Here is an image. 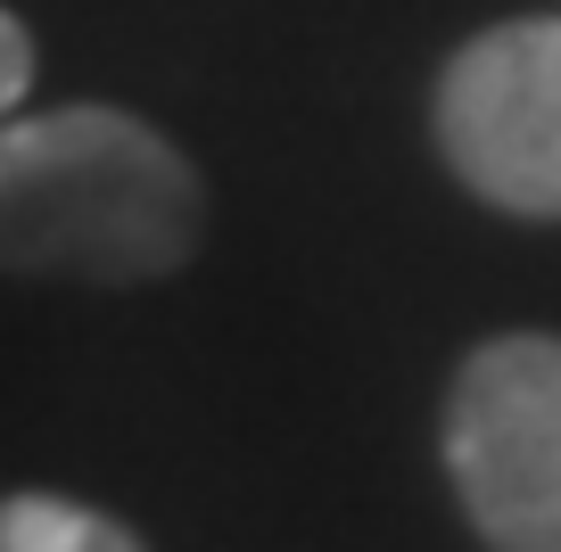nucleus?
I'll list each match as a JSON object with an SVG mask.
<instances>
[{
	"label": "nucleus",
	"instance_id": "obj_2",
	"mask_svg": "<svg viewBox=\"0 0 561 552\" xmlns=\"http://www.w3.org/2000/svg\"><path fill=\"white\" fill-rule=\"evenodd\" d=\"M446 479L495 552H561V338L512 330L462 363Z\"/></svg>",
	"mask_w": 561,
	"mask_h": 552
},
{
	"label": "nucleus",
	"instance_id": "obj_5",
	"mask_svg": "<svg viewBox=\"0 0 561 552\" xmlns=\"http://www.w3.org/2000/svg\"><path fill=\"white\" fill-rule=\"evenodd\" d=\"M25 91H34V34H25V18H0V100H9V116L25 107Z\"/></svg>",
	"mask_w": 561,
	"mask_h": 552
},
{
	"label": "nucleus",
	"instance_id": "obj_4",
	"mask_svg": "<svg viewBox=\"0 0 561 552\" xmlns=\"http://www.w3.org/2000/svg\"><path fill=\"white\" fill-rule=\"evenodd\" d=\"M0 552H140V536L116 528L107 511H83V503L9 495V511H0Z\"/></svg>",
	"mask_w": 561,
	"mask_h": 552
},
{
	"label": "nucleus",
	"instance_id": "obj_3",
	"mask_svg": "<svg viewBox=\"0 0 561 552\" xmlns=\"http://www.w3.org/2000/svg\"><path fill=\"white\" fill-rule=\"evenodd\" d=\"M438 149L488 207L561 223V18L488 25L446 58Z\"/></svg>",
	"mask_w": 561,
	"mask_h": 552
},
{
	"label": "nucleus",
	"instance_id": "obj_1",
	"mask_svg": "<svg viewBox=\"0 0 561 552\" xmlns=\"http://www.w3.org/2000/svg\"><path fill=\"white\" fill-rule=\"evenodd\" d=\"M0 223L9 273L133 289L191 264L207 191L191 157L124 107H18L0 140Z\"/></svg>",
	"mask_w": 561,
	"mask_h": 552
}]
</instances>
